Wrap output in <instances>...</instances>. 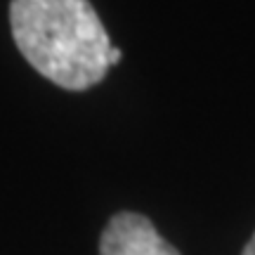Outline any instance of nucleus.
I'll use <instances>...</instances> for the list:
<instances>
[{
  "instance_id": "obj_1",
  "label": "nucleus",
  "mask_w": 255,
  "mask_h": 255,
  "mask_svg": "<svg viewBox=\"0 0 255 255\" xmlns=\"http://www.w3.org/2000/svg\"><path fill=\"white\" fill-rule=\"evenodd\" d=\"M9 26L24 59L64 90H88L109 71L114 45L88 0H12Z\"/></svg>"
},
{
  "instance_id": "obj_2",
  "label": "nucleus",
  "mask_w": 255,
  "mask_h": 255,
  "mask_svg": "<svg viewBox=\"0 0 255 255\" xmlns=\"http://www.w3.org/2000/svg\"><path fill=\"white\" fill-rule=\"evenodd\" d=\"M100 255H180V251L156 232L149 218L123 210L102 232Z\"/></svg>"
},
{
  "instance_id": "obj_3",
  "label": "nucleus",
  "mask_w": 255,
  "mask_h": 255,
  "mask_svg": "<svg viewBox=\"0 0 255 255\" xmlns=\"http://www.w3.org/2000/svg\"><path fill=\"white\" fill-rule=\"evenodd\" d=\"M121 62V50L119 47H111V52H109V64L114 66V64H119Z\"/></svg>"
},
{
  "instance_id": "obj_4",
  "label": "nucleus",
  "mask_w": 255,
  "mask_h": 255,
  "mask_svg": "<svg viewBox=\"0 0 255 255\" xmlns=\"http://www.w3.org/2000/svg\"><path fill=\"white\" fill-rule=\"evenodd\" d=\"M241 255H255V234L251 237V241H248L246 246H244V253Z\"/></svg>"
}]
</instances>
